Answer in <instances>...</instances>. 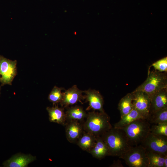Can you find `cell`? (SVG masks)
<instances>
[{
    "mask_svg": "<svg viewBox=\"0 0 167 167\" xmlns=\"http://www.w3.org/2000/svg\"><path fill=\"white\" fill-rule=\"evenodd\" d=\"M101 136L108 147L109 156L120 158L132 146L120 128L112 127Z\"/></svg>",
    "mask_w": 167,
    "mask_h": 167,
    "instance_id": "6da1fadb",
    "label": "cell"
},
{
    "mask_svg": "<svg viewBox=\"0 0 167 167\" xmlns=\"http://www.w3.org/2000/svg\"><path fill=\"white\" fill-rule=\"evenodd\" d=\"M87 119L82 124L84 131L96 136H101L112 128L110 118L105 112L94 111L88 113Z\"/></svg>",
    "mask_w": 167,
    "mask_h": 167,
    "instance_id": "7a4b0ae2",
    "label": "cell"
},
{
    "mask_svg": "<svg viewBox=\"0 0 167 167\" xmlns=\"http://www.w3.org/2000/svg\"><path fill=\"white\" fill-rule=\"evenodd\" d=\"M151 124L145 119L135 120L121 128L132 146L141 144L150 132Z\"/></svg>",
    "mask_w": 167,
    "mask_h": 167,
    "instance_id": "3957f363",
    "label": "cell"
},
{
    "mask_svg": "<svg viewBox=\"0 0 167 167\" xmlns=\"http://www.w3.org/2000/svg\"><path fill=\"white\" fill-rule=\"evenodd\" d=\"M167 88V76L166 73L156 70L149 71L146 79L139 86L134 92L141 91L149 96L156 92Z\"/></svg>",
    "mask_w": 167,
    "mask_h": 167,
    "instance_id": "277c9868",
    "label": "cell"
},
{
    "mask_svg": "<svg viewBox=\"0 0 167 167\" xmlns=\"http://www.w3.org/2000/svg\"><path fill=\"white\" fill-rule=\"evenodd\" d=\"M120 158L130 167H148L146 151L140 144L132 146Z\"/></svg>",
    "mask_w": 167,
    "mask_h": 167,
    "instance_id": "5b68a950",
    "label": "cell"
},
{
    "mask_svg": "<svg viewBox=\"0 0 167 167\" xmlns=\"http://www.w3.org/2000/svg\"><path fill=\"white\" fill-rule=\"evenodd\" d=\"M141 145L148 152L167 155V136L157 135L150 132Z\"/></svg>",
    "mask_w": 167,
    "mask_h": 167,
    "instance_id": "8992f818",
    "label": "cell"
},
{
    "mask_svg": "<svg viewBox=\"0 0 167 167\" xmlns=\"http://www.w3.org/2000/svg\"><path fill=\"white\" fill-rule=\"evenodd\" d=\"M17 61L0 55V82L2 85H11L16 75Z\"/></svg>",
    "mask_w": 167,
    "mask_h": 167,
    "instance_id": "52a82bcc",
    "label": "cell"
},
{
    "mask_svg": "<svg viewBox=\"0 0 167 167\" xmlns=\"http://www.w3.org/2000/svg\"><path fill=\"white\" fill-rule=\"evenodd\" d=\"M134 108L147 120L150 115V97L146 93L133 91Z\"/></svg>",
    "mask_w": 167,
    "mask_h": 167,
    "instance_id": "ba28073f",
    "label": "cell"
},
{
    "mask_svg": "<svg viewBox=\"0 0 167 167\" xmlns=\"http://www.w3.org/2000/svg\"><path fill=\"white\" fill-rule=\"evenodd\" d=\"M83 91L74 85L63 92L62 100L60 103L63 108H66L70 105H72L78 102H81L82 100L85 99L82 93Z\"/></svg>",
    "mask_w": 167,
    "mask_h": 167,
    "instance_id": "9c48e42d",
    "label": "cell"
},
{
    "mask_svg": "<svg viewBox=\"0 0 167 167\" xmlns=\"http://www.w3.org/2000/svg\"><path fill=\"white\" fill-rule=\"evenodd\" d=\"M86 101L89 102V106L87 108L88 110L92 109L98 110L101 112H105L103 109L104 101L99 91L89 89L83 91Z\"/></svg>",
    "mask_w": 167,
    "mask_h": 167,
    "instance_id": "30bf717a",
    "label": "cell"
},
{
    "mask_svg": "<svg viewBox=\"0 0 167 167\" xmlns=\"http://www.w3.org/2000/svg\"><path fill=\"white\" fill-rule=\"evenodd\" d=\"M150 97V115L156 111L167 107V88L154 93Z\"/></svg>",
    "mask_w": 167,
    "mask_h": 167,
    "instance_id": "8fae6325",
    "label": "cell"
},
{
    "mask_svg": "<svg viewBox=\"0 0 167 167\" xmlns=\"http://www.w3.org/2000/svg\"><path fill=\"white\" fill-rule=\"evenodd\" d=\"M36 159V156L30 154L18 153L5 161L3 165L5 167H26Z\"/></svg>",
    "mask_w": 167,
    "mask_h": 167,
    "instance_id": "7c38bea8",
    "label": "cell"
},
{
    "mask_svg": "<svg viewBox=\"0 0 167 167\" xmlns=\"http://www.w3.org/2000/svg\"><path fill=\"white\" fill-rule=\"evenodd\" d=\"M65 126L67 140L71 143H76L84 132L82 124L77 121H72L67 122Z\"/></svg>",
    "mask_w": 167,
    "mask_h": 167,
    "instance_id": "4fadbf2b",
    "label": "cell"
},
{
    "mask_svg": "<svg viewBox=\"0 0 167 167\" xmlns=\"http://www.w3.org/2000/svg\"><path fill=\"white\" fill-rule=\"evenodd\" d=\"M89 153L93 157L99 160L109 156L108 147L101 136H96L95 144Z\"/></svg>",
    "mask_w": 167,
    "mask_h": 167,
    "instance_id": "5bb4252c",
    "label": "cell"
},
{
    "mask_svg": "<svg viewBox=\"0 0 167 167\" xmlns=\"http://www.w3.org/2000/svg\"><path fill=\"white\" fill-rule=\"evenodd\" d=\"M46 109L48 113L50 122L66 125V119L64 108H60L55 105L52 107H47Z\"/></svg>",
    "mask_w": 167,
    "mask_h": 167,
    "instance_id": "9a60e30c",
    "label": "cell"
},
{
    "mask_svg": "<svg viewBox=\"0 0 167 167\" xmlns=\"http://www.w3.org/2000/svg\"><path fill=\"white\" fill-rule=\"evenodd\" d=\"M65 113L67 122L74 121L82 122L88 115L83 108L78 105L68 108Z\"/></svg>",
    "mask_w": 167,
    "mask_h": 167,
    "instance_id": "2e32d148",
    "label": "cell"
},
{
    "mask_svg": "<svg viewBox=\"0 0 167 167\" xmlns=\"http://www.w3.org/2000/svg\"><path fill=\"white\" fill-rule=\"evenodd\" d=\"M96 136L91 133L84 131L76 143L83 150L89 152L96 142Z\"/></svg>",
    "mask_w": 167,
    "mask_h": 167,
    "instance_id": "e0dca14e",
    "label": "cell"
},
{
    "mask_svg": "<svg viewBox=\"0 0 167 167\" xmlns=\"http://www.w3.org/2000/svg\"><path fill=\"white\" fill-rule=\"evenodd\" d=\"M139 119H145L134 108L127 114L121 117L119 121L114 125V127L121 128Z\"/></svg>",
    "mask_w": 167,
    "mask_h": 167,
    "instance_id": "ac0fdd59",
    "label": "cell"
},
{
    "mask_svg": "<svg viewBox=\"0 0 167 167\" xmlns=\"http://www.w3.org/2000/svg\"><path fill=\"white\" fill-rule=\"evenodd\" d=\"M133 95L132 93L127 94L120 100L118 108L121 117L127 114L133 109Z\"/></svg>",
    "mask_w": 167,
    "mask_h": 167,
    "instance_id": "d6986e66",
    "label": "cell"
},
{
    "mask_svg": "<svg viewBox=\"0 0 167 167\" xmlns=\"http://www.w3.org/2000/svg\"><path fill=\"white\" fill-rule=\"evenodd\" d=\"M148 121L150 124L167 122V107L151 114Z\"/></svg>",
    "mask_w": 167,
    "mask_h": 167,
    "instance_id": "ffe728a7",
    "label": "cell"
},
{
    "mask_svg": "<svg viewBox=\"0 0 167 167\" xmlns=\"http://www.w3.org/2000/svg\"><path fill=\"white\" fill-rule=\"evenodd\" d=\"M148 160V167H164V159L165 155L153 153L146 151Z\"/></svg>",
    "mask_w": 167,
    "mask_h": 167,
    "instance_id": "44dd1931",
    "label": "cell"
},
{
    "mask_svg": "<svg viewBox=\"0 0 167 167\" xmlns=\"http://www.w3.org/2000/svg\"><path fill=\"white\" fill-rule=\"evenodd\" d=\"M63 89V88L54 86L49 95V100L52 103L53 105L60 103L62 100L63 96V92H62V91Z\"/></svg>",
    "mask_w": 167,
    "mask_h": 167,
    "instance_id": "7402d4cb",
    "label": "cell"
},
{
    "mask_svg": "<svg viewBox=\"0 0 167 167\" xmlns=\"http://www.w3.org/2000/svg\"><path fill=\"white\" fill-rule=\"evenodd\" d=\"M150 132L155 135L167 136V122L152 124Z\"/></svg>",
    "mask_w": 167,
    "mask_h": 167,
    "instance_id": "603a6c76",
    "label": "cell"
},
{
    "mask_svg": "<svg viewBox=\"0 0 167 167\" xmlns=\"http://www.w3.org/2000/svg\"><path fill=\"white\" fill-rule=\"evenodd\" d=\"M152 66L155 70L160 72H167V58H162L153 63Z\"/></svg>",
    "mask_w": 167,
    "mask_h": 167,
    "instance_id": "cb8c5ba5",
    "label": "cell"
},
{
    "mask_svg": "<svg viewBox=\"0 0 167 167\" xmlns=\"http://www.w3.org/2000/svg\"><path fill=\"white\" fill-rule=\"evenodd\" d=\"M111 167H123L120 161L118 160L114 161L113 163L110 165Z\"/></svg>",
    "mask_w": 167,
    "mask_h": 167,
    "instance_id": "d4e9b609",
    "label": "cell"
},
{
    "mask_svg": "<svg viewBox=\"0 0 167 167\" xmlns=\"http://www.w3.org/2000/svg\"><path fill=\"white\" fill-rule=\"evenodd\" d=\"M164 167H167V155H165V157Z\"/></svg>",
    "mask_w": 167,
    "mask_h": 167,
    "instance_id": "484cf974",
    "label": "cell"
},
{
    "mask_svg": "<svg viewBox=\"0 0 167 167\" xmlns=\"http://www.w3.org/2000/svg\"></svg>",
    "mask_w": 167,
    "mask_h": 167,
    "instance_id": "4316f807",
    "label": "cell"
},
{
    "mask_svg": "<svg viewBox=\"0 0 167 167\" xmlns=\"http://www.w3.org/2000/svg\"></svg>",
    "mask_w": 167,
    "mask_h": 167,
    "instance_id": "83f0119b",
    "label": "cell"
}]
</instances>
